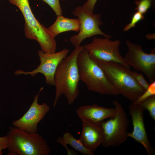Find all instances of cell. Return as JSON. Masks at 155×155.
I'll return each mask as SVG.
<instances>
[{
    "label": "cell",
    "mask_w": 155,
    "mask_h": 155,
    "mask_svg": "<svg viewBox=\"0 0 155 155\" xmlns=\"http://www.w3.org/2000/svg\"><path fill=\"white\" fill-rule=\"evenodd\" d=\"M97 1V0H88L82 6L90 12H93Z\"/></svg>",
    "instance_id": "obj_23"
},
{
    "label": "cell",
    "mask_w": 155,
    "mask_h": 155,
    "mask_svg": "<svg viewBox=\"0 0 155 155\" xmlns=\"http://www.w3.org/2000/svg\"><path fill=\"white\" fill-rule=\"evenodd\" d=\"M7 145L6 144L0 145V155H1L3 153V150L6 149Z\"/></svg>",
    "instance_id": "obj_25"
},
{
    "label": "cell",
    "mask_w": 155,
    "mask_h": 155,
    "mask_svg": "<svg viewBox=\"0 0 155 155\" xmlns=\"http://www.w3.org/2000/svg\"><path fill=\"white\" fill-rule=\"evenodd\" d=\"M80 23L78 18H69L62 15L57 16L54 23L47 28L53 36L55 37L63 32L74 31L79 32Z\"/></svg>",
    "instance_id": "obj_15"
},
{
    "label": "cell",
    "mask_w": 155,
    "mask_h": 155,
    "mask_svg": "<svg viewBox=\"0 0 155 155\" xmlns=\"http://www.w3.org/2000/svg\"><path fill=\"white\" fill-rule=\"evenodd\" d=\"M153 0H137L135 1L137 5L135 9L143 14L146 12L152 5Z\"/></svg>",
    "instance_id": "obj_18"
},
{
    "label": "cell",
    "mask_w": 155,
    "mask_h": 155,
    "mask_svg": "<svg viewBox=\"0 0 155 155\" xmlns=\"http://www.w3.org/2000/svg\"><path fill=\"white\" fill-rule=\"evenodd\" d=\"M67 150L68 155H74V153L67 148L69 145L74 149L85 155H94V152L85 147L79 140L76 139L69 132H66L62 136H59L56 140Z\"/></svg>",
    "instance_id": "obj_16"
},
{
    "label": "cell",
    "mask_w": 155,
    "mask_h": 155,
    "mask_svg": "<svg viewBox=\"0 0 155 155\" xmlns=\"http://www.w3.org/2000/svg\"><path fill=\"white\" fill-rule=\"evenodd\" d=\"M62 1H64V0H62Z\"/></svg>",
    "instance_id": "obj_26"
},
{
    "label": "cell",
    "mask_w": 155,
    "mask_h": 155,
    "mask_svg": "<svg viewBox=\"0 0 155 155\" xmlns=\"http://www.w3.org/2000/svg\"><path fill=\"white\" fill-rule=\"evenodd\" d=\"M83 48L80 45L75 47L71 53L59 63L54 75L55 93L53 106L55 107L61 96L64 95L68 104H72L78 98L80 92L78 84L80 80L77 58Z\"/></svg>",
    "instance_id": "obj_1"
},
{
    "label": "cell",
    "mask_w": 155,
    "mask_h": 155,
    "mask_svg": "<svg viewBox=\"0 0 155 155\" xmlns=\"http://www.w3.org/2000/svg\"><path fill=\"white\" fill-rule=\"evenodd\" d=\"M77 63L80 80L85 84L89 90L102 94H119L102 69L90 56L84 46L78 55Z\"/></svg>",
    "instance_id": "obj_2"
},
{
    "label": "cell",
    "mask_w": 155,
    "mask_h": 155,
    "mask_svg": "<svg viewBox=\"0 0 155 155\" xmlns=\"http://www.w3.org/2000/svg\"><path fill=\"white\" fill-rule=\"evenodd\" d=\"M128 51L124 57L126 63L137 71L144 73L150 83L155 81V50L150 53L144 51L140 45L126 41Z\"/></svg>",
    "instance_id": "obj_8"
},
{
    "label": "cell",
    "mask_w": 155,
    "mask_h": 155,
    "mask_svg": "<svg viewBox=\"0 0 155 155\" xmlns=\"http://www.w3.org/2000/svg\"><path fill=\"white\" fill-rule=\"evenodd\" d=\"M20 9L24 18V31L28 38L36 40L44 53L56 52L57 43L47 28L35 18L30 8L29 0H8Z\"/></svg>",
    "instance_id": "obj_5"
},
{
    "label": "cell",
    "mask_w": 155,
    "mask_h": 155,
    "mask_svg": "<svg viewBox=\"0 0 155 155\" xmlns=\"http://www.w3.org/2000/svg\"><path fill=\"white\" fill-rule=\"evenodd\" d=\"M144 18V15L137 11L133 15L130 22L126 25L124 27L123 31H127L131 28L134 27L137 22Z\"/></svg>",
    "instance_id": "obj_21"
},
{
    "label": "cell",
    "mask_w": 155,
    "mask_h": 155,
    "mask_svg": "<svg viewBox=\"0 0 155 155\" xmlns=\"http://www.w3.org/2000/svg\"><path fill=\"white\" fill-rule=\"evenodd\" d=\"M154 95H155V81L150 83L148 88L135 102L140 103L146 98Z\"/></svg>",
    "instance_id": "obj_20"
},
{
    "label": "cell",
    "mask_w": 155,
    "mask_h": 155,
    "mask_svg": "<svg viewBox=\"0 0 155 155\" xmlns=\"http://www.w3.org/2000/svg\"><path fill=\"white\" fill-rule=\"evenodd\" d=\"M48 4L57 16L62 15L63 11L59 0H41Z\"/></svg>",
    "instance_id": "obj_22"
},
{
    "label": "cell",
    "mask_w": 155,
    "mask_h": 155,
    "mask_svg": "<svg viewBox=\"0 0 155 155\" xmlns=\"http://www.w3.org/2000/svg\"><path fill=\"white\" fill-rule=\"evenodd\" d=\"M140 103L145 110H148L150 116L155 121V95L146 98Z\"/></svg>",
    "instance_id": "obj_17"
},
{
    "label": "cell",
    "mask_w": 155,
    "mask_h": 155,
    "mask_svg": "<svg viewBox=\"0 0 155 155\" xmlns=\"http://www.w3.org/2000/svg\"><path fill=\"white\" fill-rule=\"evenodd\" d=\"M112 103L116 109L115 115L100 123L104 136L102 144L104 148L119 146L128 137L127 129L129 122L125 111L118 100H114Z\"/></svg>",
    "instance_id": "obj_6"
},
{
    "label": "cell",
    "mask_w": 155,
    "mask_h": 155,
    "mask_svg": "<svg viewBox=\"0 0 155 155\" xmlns=\"http://www.w3.org/2000/svg\"><path fill=\"white\" fill-rule=\"evenodd\" d=\"M129 71L137 83L143 88L146 90L150 84L146 81L142 73H139L136 71L129 69Z\"/></svg>",
    "instance_id": "obj_19"
},
{
    "label": "cell",
    "mask_w": 155,
    "mask_h": 155,
    "mask_svg": "<svg viewBox=\"0 0 155 155\" xmlns=\"http://www.w3.org/2000/svg\"><path fill=\"white\" fill-rule=\"evenodd\" d=\"M145 110L140 103L131 102L129 106V113L131 117L133 130L128 133V137L133 138L140 143L146 150L148 155L154 154L155 150L147 136L144 121Z\"/></svg>",
    "instance_id": "obj_12"
},
{
    "label": "cell",
    "mask_w": 155,
    "mask_h": 155,
    "mask_svg": "<svg viewBox=\"0 0 155 155\" xmlns=\"http://www.w3.org/2000/svg\"><path fill=\"white\" fill-rule=\"evenodd\" d=\"M90 57L102 69L119 94L131 102H135L145 91L129 73V69L118 63L104 61Z\"/></svg>",
    "instance_id": "obj_4"
},
{
    "label": "cell",
    "mask_w": 155,
    "mask_h": 155,
    "mask_svg": "<svg viewBox=\"0 0 155 155\" xmlns=\"http://www.w3.org/2000/svg\"><path fill=\"white\" fill-rule=\"evenodd\" d=\"M69 50L64 48L57 52L53 53H44L41 50L38 51L40 63L36 69L31 71H25L18 70L15 72L16 75L29 74L34 77L38 73L42 74L44 76L46 84L54 85V75L56 69L60 62L67 56Z\"/></svg>",
    "instance_id": "obj_10"
},
{
    "label": "cell",
    "mask_w": 155,
    "mask_h": 155,
    "mask_svg": "<svg viewBox=\"0 0 155 155\" xmlns=\"http://www.w3.org/2000/svg\"><path fill=\"white\" fill-rule=\"evenodd\" d=\"M8 155H48L51 149L37 132H28L10 127L6 135Z\"/></svg>",
    "instance_id": "obj_3"
},
{
    "label": "cell",
    "mask_w": 155,
    "mask_h": 155,
    "mask_svg": "<svg viewBox=\"0 0 155 155\" xmlns=\"http://www.w3.org/2000/svg\"><path fill=\"white\" fill-rule=\"evenodd\" d=\"M7 139L5 136L0 137V145L6 144Z\"/></svg>",
    "instance_id": "obj_24"
},
{
    "label": "cell",
    "mask_w": 155,
    "mask_h": 155,
    "mask_svg": "<svg viewBox=\"0 0 155 155\" xmlns=\"http://www.w3.org/2000/svg\"><path fill=\"white\" fill-rule=\"evenodd\" d=\"M121 42L108 38L94 37L90 43L83 46L92 57L106 62L118 63L130 69L131 67L125 62L119 50Z\"/></svg>",
    "instance_id": "obj_9"
},
{
    "label": "cell",
    "mask_w": 155,
    "mask_h": 155,
    "mask_svg": "<svg viewBox=\"0 0 155 155\" xmlns=\"http://www.w3.org/2000/svg\"><path fill=\"white\" fill-rule=\"evenodd\" d=\"M40 88L35 96L33 101L27 111L19 119L13 121L15 127L29 132H37L38 125L50 111V107L46 103L40 104L38 101L40 92L43 89Z\"/></svg>",
    "instance_id": "obj_11"
},
{
    "label": "cell",
    "mask_w": 155,
    "mask_h": 155,
    "mask_svg": "<svg viewBox=\"0 0 155 155\" xmlns=\"http://www.w3.org/2000/svg\"><path fill=\"white\" fill-rule=\"evenodd\" d=\"M80 119L82 129L79 140L85 147L94 152L104 140L101 122L95 123L85 119Z\"/></svg>",
    "instance_id": "obj_13"
},
{
    "label": "cell",
    "mask_w": 155,
    "mask_h": 155,
    "mask_svg": "<svg viewBox=\"0 0 155 155\" xmlns=\"http://www.w3.org/2000/svg\"><path fill=\"white\" fill-rule=\"evenodd\" d=\"M76 113L80 119L84 118L95 123H100L105 119L113 117L116 114V109L106 108L94 104L81 106Z\"/></svg>",
    "instance_id": "obj_14"
},
{
    "label": "cell",
    "mask_w": 155,
    "mask_h": 155,
    "mask_svg": "<svg viewBox=\"0 0 155 155\" xmlns=\"http://www.w3.org/2000/svg\"><path fill=\"white\" fill-rule=\"evenodd\" d=\"M72 13L78 18L80 23V30L78 34L72 36L69 38V41L75 47L80 46L86 38L96 35H102L105 38H111V36L103 32L100 28V26L103 24L100 14H94L81 6L75 7Z\"/></svg>",
    "instance_id": "obj_7"
}]
</instances>
